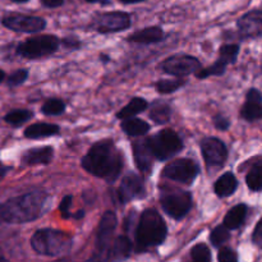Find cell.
<instances>
[{"mask_svg":"<svg viewBox=\"0 0 262 262\" xmlns=\"http://www.w3.org/2000/svg\"><path fill=\"white\" fill-rule=\"evenodd\" d=\"M82 168L87 173L114 183L123 169V155L112 140L94 143L82 159Z\"/></svg>","mask_w":262,"mask_h":262,"instance_id":"obj_1","label":"cell"},{"mask_svg":"<svg viewBox=\"0 0 262 262\" xmlns=\"http://www.w3.org/2000/svg\"><path fill=\"white\" fill-rule=\"evenodd\" d=\"M48 193L30 192L0 205V217L10 224H23L38 219L48 206Z\"/></svg>","mask_w":262,"mask_h":262,"instance_id":"obj_2","label":"cell"},{"mask_svg":"<svg viewBox=\"0 0 262 262\" xmlns=\"http://www.w3.org/2000/svg\"><path fill=\"white\" fill-rule=\"evenodd\" d=\"M168 228L161 215L155 209H146L141 214L136 229V252H145L163 245Z\"/></svg>","mask_w":262,"mask_h":262,"instance_id":"obj_3","label":"cell"},{"mask_svg":"<svg viewBox=\"0 0 262 262\" xmlns=\"http://www.w3.org/2000/svg\"><path fill=\"white\" fill-rule=\"evenodd\" d=\"M72 237L67 233L45 228L35 232L31 238V247L38 255L56 257L68 253L72 248Z\"/></svg>","mask_w":262,"mask_h":262,"instance_id":"obj_4","label":"cell"},{"mask_svg":"<svg viewBox=\"0 0 262 262\" xmlns=\"http://www.w3.org/2000/svg\"><path fill=\"white\" fill-rule=\"evenodd\" d=\"M147 143L158 160H168L183 150L182 138L173 129H163L147 138Z\"/></svg>","mask_w":262,"mask_h":262,"instance_id":"obj_5","label":"cell"},{"mask_svg":"<svg viewBox=\"0 0 262 262\" xmlns=\"http://www.w3.org/2000/svg\"><path fill=\"white\" fill-rule=\"evenodd\" d=\"M60 41L54 35H41L28 38L25 42L19 43L17 48L18 55L30 60L45 58L51 55L59 49Z\"/></svg>","mask_w":262,"mask_h":262,"instance_id":"obj_6","label":"cell"},{"mask_svg":"<svg viewBox=\"0 0 262 262\" xmlns=\"http://www.w3.org/2000/svg\"><path fill=\"white\" fill-rule=\"evenodd\" d=\"M160 204L166 215L181 220L192 209V196L187 191H169L160 196Z\"/></svg>","mask_w":262,"mask_h":262,"instance_id":"obj_7","label":"cell"},{"mask_svg":"<svg viewBox=\"0 0 262 262\" xmlns=\"http://www.w3.org/2000/svg\"><path fill=\"white\" fill-rule=\"evenodd\" d=\"M199 173L200 166L196 161L191 159H177L164 168L163 177L179 183L191 184Z\"/></svg>","mask_w":262,"mask_h":262,"instance_id":"obj_8","label":"cell"},{"mask_svg":"<svg viewBox=\"0 0 262 262\" xmlns=\"http://www.w3.org/2000/svg\"><path fill=\"white\" fill-rule=\"evenodd\" d=\"M118 225L117 215L113 211L104 212L99 224L96 237V258L99 262H107V251L110 247V239Z\"/></svg>","mask_w":262,"mask_h":262,"instance_id":"obj_9","label":"cell"},{"mask_svg":"<svg viewBox=\"0 0 262 262\" xmlns=\"http://www.w3.org/2000/svg\"><path fill=\"white\" fill-rule=\"evenodd\" d=\"M130 15L125 12L100 13L92 20V28L100 33L120 32L129 28Z\"/></svg>","mask_w":262,"mask_h":262,"instance_id":"obj_10","label":"cell"},{"mask_svg":"<svg viewBox=\"0 0 262 262\" xmlns=\"http://www.w3.org/2000/svg\"><path fill=\"white\" fill-rule=\"evenodd\" d=\"M160 67L165 73L171 74V76L183 77L196 73L199 69H201V63L196 56L178 54V55L169 56L161 63Z\"/></svg>","mask_w":262,"mask_h":262,"instance_id":"obj_11","label":"cell"},{"mask_svg":"<svg viewBox=\"0 0 262 262\" xmlns=\"http://www.w3.org/2000/svg\"><path fill=\"white\" fill-rule=\"evenodd\" d=\"M207 166L222 168L228 159V147L222 140L216 137H206L200 143Z\"/></svg>","mask_w":262,"mask_h":262,"instance_id":"obj_12","label":"cell"},{"mask_svg":"<svg viewBox=\"0 0 262 262\" xmlns=\"http://www.w3.org/2000/svg\"><path fill=\"white\" fill-rule=\"evenodd\" d=\"M3 25L15 32L35 33L40 32L46 27V20L41 17L25 14H12L3 18Z\"/></svg>","mask_w":262,"mask_h":262,"instance_id":"obj_13","label":"cell"},{"mask_svg":"<svg viewBox=\"0 0 262 262\" xmlns=\"http://www.w3.org/2000/svg\"><path fill=\"white\" fill-rule=\"evenodd\" d=\"M238 33L243 40L262 37V10L253 9L237 20Z\"/></svg>","mask_w":262,"mask_h":262,"instance_id":"obj_14","label":"cell"},{"mask_svg":"<svg viewBox=\"0 0 262 262\" xmlns=\"http://www.w3.org/2000/svg\"><path fill=\"white\" fill-rule=\"evenodd\" d=\"M143 192H145V186L142 178L137 174L129 173L122 179V183L118 188V196L122 204H128L132 200L143 196Z\"/></svg>","mask_w":262,"mask_h":262,"instance_id":"obj_15","label":"cell"},{"mask_svg":"<svg viewBox=\"0 0 262 262\" xmlns=\"http://www.w3.org/2000/svg\"><path fill=\"white\" fill-rule=\"evenodd\" d=\"M241 117L246 122L262 120V92L258 89H250L246 94V101L241 107Z\"/></svg>","mask_w":262,"mask_h":262,"instance_id":"obj_16","label":"cell"},{"mask_svg":"<svg viewBox=\"0 0 262 262\" xmlns=\"http://www.w3.org/2000/svg\"><path fill=\"white\" fill-rule=\"evenodd\" d=\"M133 148V158H135L136 166L138 170L142 173H150L154 165V156L150 146H148L147 140L145 141H136L132 145Z\"/></svg>","mask_w":262,"mask_h":262,"instance_id":"obj_17","label":"cell"},{"mask_svg":"<svg viewBox=\"0 0 262 262\" xmlns=\"http://www.w3.org/2000/svg\"><path fill=\"white\" fill-rule=\"evenodd\" d=\"M54 158V148L51 146L33 147L25 151L22 155V163L25 165H46Z\"/></svg>","mask_w":262,"mask_h":262,"instance_id":"obj_18","label":"cell"},{"mask_svg":"<svg viewBox=\"0 0 262 262\" xmlns=\"http://www.w3.org/2000/svg\"><path fill=\"white\" fill-rule=\"evenodd\" d=\"M132 252V242L125 235H119L115 238L113 245L107 251V262H120L129 257Z\"/></svg>","mask_w":262,"mask_h":262,"instance_id":"obj_19","label":"cell"},{"mask_svg":"<svg viewBox=\"0 0 262 262\" xmlns=\"http://www.w3.org/2000/svg\"><path fill=\"white\" fill-rule=\"evenodd\" d=\"M164 40V31L161 27L158 26H151V27H146L143 30L136 31L135 33L128 36V41L130 42L137 43H156Z\"/></svg>","mask_w":262,"mask_h":262,"instance_id":"obj_20","label":"cell"},{"mask_svg":"<svg viewBox=\"0 0 262 262\" xmlns=\"http://www.w3.org/2000/svg\"><path fill=\"white\" fill-rule=\"evenodd\" d=\"M246 184L252 192H262V156L250 160V168L246 174Z\"/></svg>","mask_w":262,"mask_h":262,"instance_id":"obj_21","label":"cell"},{"mask_svg":"<svg viewBox=\"0 0 262 262\" xmlns=\"http://www.w3.org/2000/svg\"><path fill=\"white\" fill-rule=\"evenodd\" d=\"M238 186H239V183H238L237 177L232 171H227L222 177H219L217 181L215 182L214 191L220 199H224V197H229L234 194Z\"/></svg>","mask_w":262,"mask_h":262,"instance_id":"obj_22","label":"cell"},{"mask_svg":"<svg viewBox=\"0 0 262 262\" xmlns=\"http://www.w3.org/2000/svg\"><path fill=\"white\" fill-rule=\"evenodd\" d=\"M248 215V206L246 204H238L227 212L223 224L229 230H237L246 223Z\"/></svg>","mask_w":262,"mask_h":262,"instance_id":"obj_23","label":"cell"},{"mask_svg":"<svg viewBox=\"0 0 262 262\" xmlns=\"http://www.w3.org/2000/svg\"><path fill=\"white\" fill-rule=\"evenodd\" d=\"M60 133V128L56 124H50V123H35L32 125H28L25 130V137L30 140H36V138H45L51 137Z\"/></svg>","mask_w":262,"mask_h":262,"instance_id":"obj_24","label":"cell"},{"mask_svg":"<svg viewBox=\"0 0 262 262\" xmlns=\"http://www.w3.org/2000/svg\"><path fill=\"white\" fill-rule=\"evenodd\" d=\"M147 106L148 104L145 99H142V97H133L123 109H120L119 112L117 113V118L120 120L133 118L135 115L145 112V110L147 109Z\"/></svg>","mask_w":262,"mask_h":262,"instance_id":"obj_25","label":"cell"},{"mask_svg":"<svg viewBox=\"0 0 262 262\" xmlns=\"http://www.w3.org/2000/svg\"><path fill=\"white\" fill-rule=\"evenodd\" d=\"M122 129L125 135L138 137V136L146 135L150 129V124L147 122L138 118H128L122 122Z\"/></svg>","mask_w":262,"mask_h":262,"instance_id":"obj_26","label":"cell"},{"mask_svg":"<svg viewBox=\"0 0 262 262\" xmlns=\"http://www.w3.org/2000/svg\"><path fill=\"white\" fill-rule=\"evenodd\" d=\"M150 118L151 120L156 123V124H165L170 120L171 117V109L166 102L160 101V100H156L151 104L150 109Z\"/></svg>","mask_w":262,"mask_h":262,"instance_id":"obj_27","label":"cell"},{"mask_svg":"<svg viewBox=\"0 0 262 262\" xmlns=\"http://www.w3.org/2000/svg\"><path fill=\"white\" fill-rule=\"evenodd\" d=\"M187 83L186 79L177 78V79H160L155 83V89L159 94H173L178 91L181 87H183Z\"/></svg>","mask_w":262,"mask_h":262,"instance_id":"obj_28","label":"cell"},{"mask_svg":"<svg viewBox=\"0 0 262 262\" xmlns=\"http://www.w3.org/2000/svg\"><path fill=\"white\" fill-rule=\"evenodd\" d=\"M230 239V230L225 227L224 224L217 225L216 228L211 230L210 233V243L212 247L220 248Z\"/></svg>","mask_w":262,"mask_h":262,"instance_id":"obj_29","label":"cell"},{"mask_svg":"<svg viewBox=\"0 0 262 262\" xmlns=\"http://www.w3.org/2000/svg\"><path fill=\"white\" fill-rule=\"evenodd\" d=\"M239 50L241 48L238 43H225L219 49V58L217 59L224 61L227 66L234 64L239 55Z\"/></svg>","mask_w":262,"mask_h":262,"instance_id":"obj_30","label":"cell"},{"mask_svg":"<svg viewBox=\"0 0 262 262\" xmlns=\"http://www.w3.org/2000/svg\"><path fill=\"white\" fill-rule=\"evenodd\" d=\"M33 117V113L30 110L25 109H18L13 110V112L8 113L4 117V120L10 125H14V127H19L23 123H26L27 120H30Z\"/></svg>","mask_w":262,"mask_h":262,"instance_id":"obj_31","label":"cell"},{"mask_svg":"<svg viewBox=\"0 0 262 262\" xmlns=\"http://www.w3.org/2000/svg\"><path fill=\"white\" fill-rule=\"evenodd\" d=\"M227 67L228 66L224 63V61L217 59L212 66L207 67V68H204V69H199V71L196 72V77L199 79H205L207 78V77H211V76H223V74L225 73V71H227Z\"/></svg>","mask_w":262,"mask_h":262,"instance_id":"obj_32","label":"cell"},{"mask_svg":"<svg viewBox=\"0 0 262 262\" xmlns=\"http://www.w3.org/2000/svg\"><path fill=\"white\" fill-rule=\"evenodd\" d=\"M211 251L205 243L193 246L189 252V262H211Z\"/></svg>","mask_w":262,"mask_h":262,"instance_id":"obj_33","label":"cell"},{"mask_svg":"<svg viewBox=\"0 0 262 262\" xmlns=\"http://www.w3.org/2000/svg\"><path fill=\"white\" fill-rule=\"evenodd\" d=\"M64 110H66V104H64L61 100L59 99H50L46 100L45 102L41 106V112L45 115H60L63 114Z\"/></svg>","mask_w":262,"mask_h":262,"instance_id":"obj_34","label":"cell"},{"mask_svg":"<svg viewBox=\"0 0 262 262\" xmlns=\"http://www.w3.org/2000/svg\"><path fill=\"white\" fill-rule=\"evenodd\" d=\"M27 78H28L27 69H18V71H15L14 73H12L9 77H8V86L17 87L19 86V84L25 83Z\"/></svg>","mask_w":262,"mask_h":262,"instance_id":"obj_35","label":"cell"},{"mask_svg":"<svg viewBox=\"0 0 262 262\" xmlns=\"http://www.w3.org/2000/svg\"><path fill=\"white\" fill-rule=\"evenodd\" d=\"M219 262H238V253L230 247H222L217 253Z\"/></svg>","mask_w":262,"mask_h":262,"instance_id":"obj_36","label":"cell"},{"mask_svg":"<svg viewBox=\"0 0 262 262\" xmlns=\"http://www.w3.org/2000/svg\"><path fill=\"white\" fill-rule=\"evenodd\" d=\"M72 201H73V196H72V194H67V196L63 197L60 205H59V211L61 212V216H63L64 219L72 217V214L69 212L72 206Z\"/></svg>","mask_w":262,"mask_h":262,"instance_id":"obj_37","label":"cell"},{"mask_svg":"<svg viewBox=\"0 0 262 262\" xmlns=\"http://www.w3.org/2000/svg\"><path fill=\"white\" fill-rule=\"evenodd\" d=\"M212 122L216 129L219 130H228L230 128V120L229 118H227L223 114H216L212 118Z\"/></svg>","mask_w":262,"mask_h":262,"instance_id":"obj_38","label":"cell"},{"mask_svg":"<svg viewBox=\"0 0 262 262\" xmlns=\"http://www.w3.org/2000/svg\"><path fill=\"white\" fill-rule=\"evenodd\" d=\"M252 243L256 247L262 250V217L258 220V223L256 224L255 229L252 232Z\"/></svg>","mask_w":262,"mask_h":262,"instance_id":"obj_39","label":"cell"},{"mask_svg":"<svg viewBox=\"0 0 262 262\" xmlns=\"http://www.w3.org/2000/svg\"><path fill=\"white\" fill-rule=\"evenodd\" d=\"M60 42L64 48L71 49V50H76V49L81 48V41L77 37H64Z\"/></svg>","mask_w":262,"mask_h":262,"instance_id":"obj_40","label":"cell"},{"mask_svg":"<svg viewBox=\"0 0 262 262\" xmlns=\"http://www.w3.org/2000/svg\"><path fill=\"white\" fill-rule=\"evenodd\" d=\"M41 4L45 8H58L64 4V0H41Z\"/></svg>","mask_w":262,"mask_h":262,"instance_id":"obj_41","label":"cell"},{"mask_svg":"<svg viewBox=\"0 0 262 262\" xmlns=\"http://www.w3.org/2000/svg\"><path fill=\"white\" fill-rule=\"evenodd\" d=\"M87 3H91V4H100V5H110L112 4V0H86Z\"/></svg>","mask_w":262,"mask_h":262,"instance_id":"obj_42","label":"cell"},{"mask_svg":"<svg viewBox=\"0 0 262 262\" xmlns=\"http://www.w3.org/2000/svg\"><path fill=\"white\" fill-rule=\"evenodd\" d=\"M83 216H84V211H83V210H79V211H77L76 214L72 215V217H73V219H76V220L83 219Z\"/></svg>","mask_w":262,"mask_h":262,"instance_id":"obj_43","label":"cell"},{"mask_svg":"<svg viewBox=\"0 0 262 262\" xmlns=\"http://www.w3.org/2000/svg\"><path fill=\"white\" fill-rule=\"evenodd\" d=\"M119 2L123 3V4H137V3L146 2V0H119Z\"/></svg>","mask_w":262,"mask_h":262,"instance_id":"obj_44","label":"cell"},{"mask_svg":"<svg viewBox=\"0 0 262 262\" xmlns=\"http://www.w3.org/2000/svg\"><path fill=\"white\" fill-rule=\"evenodd\" d=\"M100 59H101L102 63H109L110 61V56L105 55V54H101V55H100Z\"/></svg>","mask_w":262,"mask_h":262,"instance_id":"obj_45","label":"cell"},{"mask_svg":"<svg viewBox=\"0 0 262 262\" xmlns=\"http://www.w3.org/2000/svg\"><path fill=\"white\" fill-rule=\"evenodd\" d=\"M0 262H9L7 260V258L4 257V255H3V251H2V248H0Z\"/></svg>","mask_w":262,"mask_h":262,"instance_id":"obj_46","label":"cell"},{"mask_svg":"<svg viewBox=\"0 0 262 262\" xmlns=\"http://www.w3.org/2000/svg\"><path fill=\"white\" fill-rule=\"evenodd\" d=\"M5 78V73L3 71H0V83H2L3 82V79Z\"/></svg>","mask_w":262,"mask_h":262,"instance_id":"obj_47","label":"cell"},{"mask_svg":"<svg viewBox=\"0 0 262 262\" xmlns=\"http://www.w3.org/2000/svg\"><path fill=\"white\" fill-rule=\"evenodd\" d=\"M12 2L19 3V4H22V3H27V2H30V0H12Z\"/></svg>","mask_w":262,"mask_h":262,"instance_id":"obj_48","label":"cell"},{"mask_svg":"<svg viewBox=\"0 0 262 262\" xmlns=\"http://www.w3.org/2000/svg\"><path fill=\"white\" fill-rule=\"evenodd\" d=\"M54 262H68V260H67V258H60V260H56Z\"/></svg>","mask_w":262,"mask_h":262,"instance_id":"obj_49","label":"cell"},{"mask_svg":"<svg viewBox=\"0 0 262 262\" xmlns=\"http://www.w3.org/2000/svg\"><path fill=\"white\" fill-rule=\"evenodd\" d=\"M3 170V168H2V165H0V171H2Z\"/></svg>","mask_w":262,"mask_h":262,"instance_id":"obj_50","label":"cell"}]
</instances>
